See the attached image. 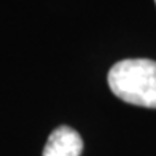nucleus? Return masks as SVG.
<instances>
[{
	"label": "nucleus",
	"mask_w": 156,
	"mask_h": 156,
	"mask_svg": "<svg viewBox=\"0 0 156 156\" xmlns=\"http://www.w3.org/2000/svg\"><path fill=\"white\" fill-rule=\"evenodd\" d=\"M154 3H156V0H154Z\"/></svg>",
	"instance_id": "7ed1b4c3"
},
{
	"label": "nucleus",
	"mask_w": 156,
	"mask_h": 156,
	"mask_svg": "<svg viewBox=\"0 0 156 156\" xmlns=\"http://www.w3.org/2000/svg\"><path fill=\"white\" fill-rule=\"evenodd\" d=\"M108 86L127 104L156 108V62L151 59L116 62L108 72Z\"/></svg>",
	"instance_id": "f257e3e1"
},
{
	"label": "nucleus",
	"mask_w": 156,
	"mask_h": 156,
	"mask_svg": "<svg viewBox=\"0 0 156 156\" xmlns=\"http://www.w3.org/2000/svg\"><path fill=\"white\" fill-rule=\"evenodd\" d=\"M83 151V140L75 129L59 126L48 137L43 148V156H80Z\"/></svg>",
	"instance_id": "f03ea898"
}]
</instances>
